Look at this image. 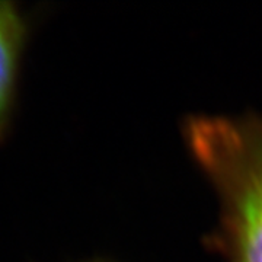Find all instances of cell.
I'll return each mask as SVG.
<instances>
[{
  "label": "cell",
  "mask_w": 262,
  "mask_h": 262,
  "mask_svg": "<svg viewBox=\"0 0 262 262\" xmlns=\"http://www.w3.org/2000/svg\"><path fill=\"white\" fill-rule=\"evenodd\" d=\"M184 134L219 195L217 248L227 262H262V115L192 117Z\"/></svg>",
  "instance_id": "obj_1"
},
{
  "label": "cell",
  "mask_w": 262,
  "mask_h": 262,
  "mask_svg": "<svg viewBox=\"0 0 262 262\" xmlns=\"http://www.w3.org/2000/svg\"><path fill=\"white\" fill-rule=\"evenodd\" d=\"M27 20L9 2H0V134L6 128L15 101Z\"/></svg>",
  "instance_id": "obj_2"
}]
</instances>
